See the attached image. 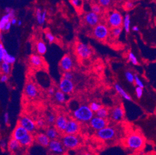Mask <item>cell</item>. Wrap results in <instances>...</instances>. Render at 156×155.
Returning a JSON list of instances; mask_svg holds the SVG:
<instances>
[{
  "label": "cell",
  "mask_w": 156,
  "mask_h": 155,
  "mask_svg": "<svg viewBox=\"0 0 156 155\" xmlns=\"http://www.w3.org/2000/svg\"><path fill=\"white\" fill-rule=\"evenodd\" d=\"M36 18L37 23L39 25H43L44 24V21L43 19V11L41 8H37L36 11Z\"/></svg>",
  "instance_id": "32"
},
{
  "label": "cell",
  "mask_w": 156,
  "mask_h": 155,
  "mask_svg": "<svg viewBox=\"0 0 156 155\" xmlns=\"http://www.w3.org/2000/svg\"><path fill=\"white\" fill-rule=\"evenodd\" d=\"M75 89V84L72 80H69L62 78L58 84V90L67 95L72 94Z\"/></svg>",
  "instance_id": "10"
},
{
  "label": "cell",
  "mask_w": 156,
  "mask_h": 155,
  "mask_svg": "<svg viewBox=\"0 0 156 155\" xmlns=\"http://www.w3.org/2000/svg\"><path fill=\"white\" fill-rule=\"evenodd\" d=\"M5 13L6 14H9V15H10L11 17V19L13 18V17H15V11L11 8H9V7L6 8H5Z\"/></svg>",
  "instance_id": "47"
},
{
  "label": "cell",
  "mask_w": 156,
  "mask_h": 155,
  "mask_svg": "<svg viewBox=\"0 0 156 155\" xmlns=\"http://www.w3.org/2000/svg\"><path fill=\"white\" fill-rule=\"evenodd\" d=\"M57 116L54 113H49L47 114L46 117V122L48 125H54L55 123Z\"/></svg>",
  "instance_id": "41"
},
{
  "label": "cell",
  "mask_w": 156,
  "mask_h": 155,
  "mask_svg": "<svg viewBox=\"0 0 156 155\" xmlns=\"http://www.w3.org/2000/svg\"><path fill=\"white\" fill-rule=\"evenodd\" d=\"M95 114V115L97 116V117L107 119L110 116V112L108 108L102 106V107Z\"/></svg>",
  "instance_id": "27"
},
{
  "label": "cell",
  "mask_w": 156,
  "mask_h": 155,
  "mask_svg": "<svg viewBox=\"0 0 156 155\" xmlns=\"http://www.w3.org/2000/svg\"><path fill=\"white\" fill-rule=\"evenodd\" d=\"M11 24H11V21H9V22L6 24V26H5V29H4V30H3V32H6L9 31V30L10 29V28H11Z\"/></svg>",
  "instance_id": "53"
},
{
  "label": "cell",
  "mask_w": 156,
  "mask_h": 155,
  "mask_svg": "<svg viewBox=\"0 0 156 155\" xmlns=\"http://www.w3.org/2000/svg\"><path fill=\"white\" fill-rule=\"evenodd\" d=\"M114 89L116 91V92L118 93L123 98H124L125 100L128 101H132L133 99L131 98V96L126 92L123 87L118 83H116L114 86Z\"/></svg>",
  "instance_id": "22"
},
{
  "label": "cell",
  "mask_w": 156,
  "mask_h": 155,
  "mask_svg": "<svg viewBox=\"0 0 156 155\" xmlns=\"http://www.w3.org/2000/svg\"><path fill=\"white\" fill-rule=\"evenodd\" d=\"M34 137L35 141L38 144H39L40 146L44 148H47L48 147V144H49L51 141V139L47 137L45 133H37Z\"/></svg>",
  "instance_id": "20"
},
{
  "label": "cell",
  "mask_w": 156,
  "mask_h": 155,
  "mask_svg": "<svg viewBox=\"0 0 156 155\" xmlns=\"http://www.w3.org/2000/svg\"><path fill=\"white\" fill-rule=\"evenodd\" d=\"M101 17L100 14L95 13L92 11L86 13L83 16V22L85 24L92 27H94L101 22Z\"/></svg>",
  "instance_id": "9"
},
{
  "label": "cell",
  "mask_w": 156,
  "mask_h": 155,
  "mask_svg": "<svg viewBox=\"0 0 156 155\" xmlns=\"http://www.w3.org/2000/svg\"><path fill=\"white\" fill-rule=\"evenodd\" d=\"M36 126L39 128H42L44 127L45 125V122L43 119H38L37 120V122H36Z\"/></svg>",
  "instance_id": "49"
},
{
  "label": "cell",
  "mask_w": 156,
  "mask_h": 155,
  "mask_svg": "<svg viewBox=\"0 0 156 155\" xmlns=\"http://www.w3.org/2000/svg\"><path fill=\"white\" fill-rule=\"evenodd\" d=\"M130 25H131V17L129 14H126L123 19V27L126 32L129 33L130 32Z\"/></svg>",
  "instance_id": "29"
},
{
  "label": "cell",
  "mask_w": 156,
  "mask_h": 155,
  "mask_svg": "<svg viewBox=\"0 0 156 155\" xmlns=\"http://www.w3.org/2000/svg\"><path fill=\"white\" fill-rule=\"evenodd\" d=\"M7 147H8V143L6 140L2 139L1 141H0V148H1L2 150H6Z\"/></svg>",
  "instance_id": "50"
},
{
  "label": "cell",
  "mask_w": 156,
  "mask_h": 155,
  "mask_svg": "<svg viewBox=\"0 0 156 155\" xmlns=\"http://www.w3.org/2000/svg\"><path fill=\"white\" fill-rule=\"evenodd\" d=\"M3 41V35L2 32H0V41L2 42Z\"/></svg>",
  "instance_id": "56"
},
{
  "label": "cell",
  "mask_w": 156,
  "mask_h": 155,
  "mask_svg": "<svg viewBox=\"0 0 156 155\" xmlns=\"http://www.w3.org/2000/svg\"><path fill=\"white\" fill-rule=\"evenodd\" d=\"M155 112H156V108H155Z\"/></svg>",
  "instance_id": "61"
},
{
  "label": "cell",
  "mask_w": 156,
  "mask_h": 155,
  "mask_svg": "<svg viewBox=\"0 0 156 155\" xmlns=\"http://www.w3.org/2000/svg\"><path fill=\"white\" fill-rule=\"evenodd\" d=\"M95 116V113L90 109L89 105H81L76 108L72 113L74 119L80 123L89 122Z\"/></svg>",
  "instance_id": "1"
},
{
  "label": "cell",
  "mask_w": 156,
  "mask_h": 155,
  "mask_svg": "<svg viewBox=\"0 0 156 155\" xmlns=\"http://www.w3.org/2000/svg\"><path fill=\"white\" fill-rule=\"evenodd\" d=\"M70 2L76 11H82L83 7V0H70Z\"/></svg>",
  "instance_id": "33"
},
{
  "label": "cell",
  "mask_w": 156,
  "mask_h": 155,
  "mask_svg": "<svg viewBox=\"0 0 156 155\" xmlns=\"http://www.w3.org/2000/svg\"><path fill=\"white\" fill-rule=\"evenodd\" d=\"M128 59L129 60V62L133 64V65L134 66H137V65H139V61L138 60V58L136 56L135 54L133 52H129L128 53Z\"/></svg>",
  "instance_id": "37"
},
{
  "label": "cell",
  "mask_w": 156,
  "mask_h": 155,
  "mask_svg": "<svg viewBox=\"0 0 156 155\" xmlns=\"http://www.w3.org/2000/svg\"><path fill=\"white\" fill-rule=\"evenodd\" d=\"M110 117L114 122H121L125 115V112L122 105H117L110 111Z\"/></svg>",
  "instance_id": "15"
},
{
  "label": "cell",
  "mask_w": 156,
  "mask_h": 155,
  "mask_svg": "<svg viewBox=\"0 0 156 155\" xmlns=\"http://www.w3.org/2000/svg\"><path fill=\"white\" fill-rule=\"evenodd\" d=\"M91 11L100 15L102 13V7L98 3H93L91 5Z\"/></svg>",
  "instance_id": "40"
},
{
  "label": "cell",
  "mask_w": 156,
  "mask_h": 155,
  "mask_svg": "<svg viewBox=\"0 0 156 155\" xmlns=\"http://www.w3.org/2000/svg\"><path fill=\"white\" fill-rule=\"evenodd\" d=\"M113 2H121L122 1H123V0H113Z\"/></svg>",
  "instance_id": "59"
},
{
  "label": "cell",
  "mask_w": 156,
  "mask_h": 155,
  "mask_svg": "<svg viewBox=\"0 0 156 155\" xmlns=\"http://www.w3.org/2000/svg\"><path fill=\"white\" fill-rule=\"evenodd\" d=\"M44 33H45V36L46 39H47V41H48V43H49V44H53V43L56 42V38H55V37L50 31L49 29H46L44 31Z\"/></svg>",
  "instance_id": "34"
},
{
  "label": "cell",
  "mask_w": 156,
  "mask_h": 155,
  "mask_svg": "<svg viewBox=\"0 0 156 155\" xmlns=\"http://www.w3.org/2000/svg\"><path fill=\"white\" fill-rule=\"evenodd\" d=\"M61 141L65 149L73 150L79 147L81 143L80 138L77 135L64 134Z\"/></svg>",
  "instance_id": "4"
},
{
  "label": "cell",
  "mask_w": 156,
  "mask_h": 155,
  "mask_svg": "<svg viewBox=\"0 0 156 155\" xmlns=\"http://www.w3.org/2000/svg\"><path fill=\"white\" fill-rule=\"evenodd\" d=\"M39 93L37 86L32 82H28L24 87V94L28 98L34 99Z\"/></svg>",
  "instance_id": "17"
},
{
  "label": "cell",
  "mask_w": 156,
  "mask_h": 155,
  "mask_svg": "<svg viewBox=\"0 0 156 155\" xmlns=\"http://www.w3.org/2000/svg\"><path fill=\"white\" fill-rule=\"evenodd\" d=\"M11 24H12L13 25H15V24L17 23V19L16 18V17H13V18H12V19H11Z\"/></svg>",
  "instance_id": "55"
},
{
  "label": "cell",
  "mask_w": 156,
  "mask_h": 155,
  "mask_svg": "<svg viewBox=\"0 0 156 155\" xmlns=\"http://www.w3.org/2000/svg\"><path fill=\"white\" fill-rule=\"evenodd\" d=\"M66 95L67 94H65L61 91L57 90L55 91L54 96V99L56 102H57L59 104H63V103H65L67 100V98Z\"/></svg>",
  "instance_id": "26"
},
{
  "label": "cell",
  "mask_w": 156,
  "mask_h": 155,
  "mask_svg": "<svg viewBox=\"0 0 156 155\" xmlns=\"http://www.w3.org/2000/svg\"><path fill=\"white\" fill-rule=\"evenodd\" d=\"M48 148L51 153L57 155H61L64 154L65 150V148L62 141L58 139L51 140Z\"/></svg>",
  "instance_id": "12"
},
{
  "label": "cell",
  "mask_w": 156,
  "mask_h": 155,
  "mask_svg": "<svg viewBox=\"0 0 156 155\" xmlns=\"http://www.w3.org/2000/svg\"><path fill=\"white\" fill-rule=\"evenodd\" d=\"M80 123L73 118L68 120L67 127L64 133L69 135H76L80 132Z\"/></svg>",
  "instance_id": "11"
},
{
  "label": "cell",
  "mask_w": 156,
  "mask_h": 155,
  "mask_svg": "<svg viewBox=\"0 0 156 155\" xmlns=\"http://www.w3.org/2000/svg\"><path fill=\"white\" fill-rule=\"evenodd\" d=\"M4 122L6 125H8L9 123V115L7 112L4 114Z\"/></svg>",
  "instance_id": "51"
},
{
  "label": "cell",
  "mask_w": 156,
  "mask_h": 155,
  "mask_svg": "<svg viewBox=\"0 0 156 155\" xmlns=\"http://www.w3.org/2000/svg\"><path fill=\"white\" fill-rule=\"evenodd\" d=\"M113 0H98V4L103 8H109L111 6Z\"/></svg>",
  "instance_id": "38"
},
{
  "label": "cell",
  "mask_w": 156,
  "mask_h": 155,
  "mask_svg": "<svg viewBox=\"0 0 156 155\" xmlns=\"http://www.w3.org/2000/svg\"><path fill=\"white\" fill-rule=\"evenodd\" d=\"M55 93V89H54V88H52V87H51V88H48V90H47V93H48V94L49 95V96H54Z\"/></svg>",
  "instance_id": "52"
},
{
  "label": "cell",
  "mask_w": 156,
  "mask_h": 155,
  "mask_svg": "<svg viewBox=\"0 0 156 155\" xmlns=\"http://www.w3.org/2000/svg\"><path fill=\"white\" fill-rule=\"evenodd\" d=\"M62 78H65V79H67V80L73 81V80L74 78V74L71 71H65V72H63Z\"/></svg>",
  "instance_id": "43"
},
{
  "label": "cell",
  "mask_w": 156,
  "mask_h": 155,
  "mask_svg": "<svg viewBox=\"0 0 156 155\" xmlns=\"http://www.w3.org/2000/svg\"><path fill=\"white\" fill-rule=\"evenodd\" d=\"M68 120H69V119L64 115L61 114L57 115L54 123L55 127L60 133H64L67 127Z\"/></svg>",
  "instance_id": "16"
},
{
  "label": "cell",
  "mask_w": 156,
  "mask_h": 155,
  "mask_svg": "<svg viewBox=\"0 0 156 155\" xmlns=\"http://www.w3.org/2000/svg\"><path fill=\"white\" fill-rule=\"evenodd\" d=\"M102 105L100 103H98L97 102H92L90 104H89V107L90 108V109L94 112L96 113L97 111H98L101 107Z\"/></svg>",
  "instance_id": "39"
},
{
  "label": "cell",
  "mask_w": 156,
  "mask_h": 155,
  "mask_svg": "<svg viewBox=\"0 0 156 155\" xmlns=\"http://www.w3.org/2000/svg\"><path fill=\"white\" fill-rule=\"evenodd\" d=\"M6 52L7 51L5 48L2 42L0 41V63H2L3 62V57Z\"/></svg>",
  "instance_id": "44"
},
{
  "label": "cell",
  "mask_w": 156,
  "mask_h": 155,
  "mask_svg": "<svg viewBox=\"0 0 156 155\" xmlns=\"http://www.w3.org/2000/svg\"><path fill=\"white\" fill-rule=\"evenodd\" d=\"M45 134L51 139V140H52L58 139V138L59 137L60 132L57 130L55 127H50L46 129Z\"/></svg>",
  "instance_id": "24"
},
{
  "label": "cell",
  "mask_w": 156,
  "mask_h": 155,
  "mask_svg": "<svg viewBox=\"0 0 156 155\" xmlns=\"http://www.w3.org/2000/svg\"><path fill=\"white\" fill-rule=\"evenodd\" d=\"M135 6V5L133 2H131V1H128V2H126L124 5V8L125 9L128 11L131 10L133 9Z\"/></svg>",
  "instance_id": "46"
},
{
  "label": "cell",
  "mask_w": 156,
  "mask_h": 155,
  "mask_svg": "<svg viewBox=\"0 0 156 155\" xmlns=\"http://www.w3.org/2000/svg\"><path fill=\"white\" fill-rule=\"evenodd\" d=\"M11 72V65L2 62L1 63V73L9 75Z\"/></svg>",
  "instance_id": "30"
},
{
  "label": "cell",
  "mask_w": 156,
  "mask_h": 155,
  "mask_svg": "<svg viewBox=\"0 0 156 155\" xmlns=\"http://www.w3.org/2000/svg\"><path fill=\"white\" fill-rule=\"evenodd\" d=\"M21 147H22L20 142L13 138H11L8 143V148L12 152H16L21 148Z\"/></svg>",
  "instance_id": "23"
},
{
  "label": "cell",
  "mask_w": 156,
  "mask_h": 155,
  "mask_svg": "<svg viewBox=\"0 0 156 155\" xmlns=\"http://www.w3.org/2000/svg\"><path fill=\"white\" fill-rule=\"evenodd\" d=\"M1 63H0V73H1Z\"/></svg>",
  "instance_id": "60"
},
{
  "label": "cell",
  "mask_w": 156,
  "mask_h": 155,
  "mask_svg": "<svg viewBox=\"0 0 156 155\" xmlns=\"http://www.w3.org/2000/svg\"><path fill=\"white\" fill-rule=\"evenodd\" d=\"M9 80V75L0 73V82L5 83Z\"/></svg>",
  "instance_id": "48"
},
{
  "label": "cell",
  "mask_w": 156,
  "mask_h": 155,
  "mask_svg": "<svg viewBox=\"0 0 156 155\" xmlns=\"http://www.w3.org/2000/svg\"><path fill=\"white\" fill-rule=\"evenodd\" d=\"M47 46L45 43L42 41L40 40L38 41L36 44V50L38 55H40L41 56L45 54L47 52Z\"/></svg>",
  "instance_id": "25"
},
{
  "label": "cell",
  "mask_w": 156,
  "mask_h": 155,
  "mask_svg": "<svg viewBox=\"0 0 156 155\" xmlns=\"http://www.w3.org/2000/svg\"><path fill=\"white\" fill-rule=\"evenodd\" d=\"M29 63L35 68H41L44 66V59L40 55L32 54L29 56Z\"/></svg>",
  "instance_id": "18"
},
{
  "label": "cell",
  "mask_w": 156,
  "mask_h": 155,
  "mask_svg": "<svg viewBox=\"0 0 156 155\" xmlns=\"http://www.w3.org/2000/svg\"><path fill=\"white\" fill-rule=\"evenodd\" d=\"M96 136L103 141H111L117 136V130L113 127L107 126V127L96 131Z\"/></svg>",
  "instance_id": "6"
},
{
  "label": "cell",
  "mask_w": 156,
  "mask_h": 155,
  "mask_svg": "<svg viewBox=\"0 0 156 155\" xmlns=\"http://www.w3.org/2000/svg\"><path fill=\"white\" fill-rule=\"evenodd\" d=\"M11 17L9 14H5L0 19V32H3L4 29L6 24L11 21Z\"/></svg>",
  "instance_id": "28"
},
{
  "label": "cell",
  "mask_w": 156,
  "mask_h": 155,
  "mask_svg": "<svg viewBox=\"0 0 156 155\" xmlns=\"http://www.w3.org/2000/svg\"><path fill=\"white\" fill-rule=\"evenodd\" d=\"M22 23H23V22H22L21 20H18V21H17V23L18 26H21V25H22Z\"/></svg>",
  "instance_id": "57"
},
{
  "label": "cell",
  "mask_w": 156,
  "mask_h": 155,
  "mask_svg": "<svg viewBox=\"0 0 156 155\" xmlns=\"http://www.w3.org/2000/svg\"><path fill=\"white\" fill-rule=\"evenodd\" d=\"M73 66V60L69 54L64 55L59 62V67L63 72L72 71Z\"/></svg>",
  "instance_id": "13"
},
{
  "label": "cell",
  "mask_w": 156,
  "mask_h": 155,
  "mask_svg": "<svg viewBox=\"0 0 156 155\" xmlns=\"http://www.w3.org/2000/svg\"><path fill=\"white\" fill-rule=\"evenodd\" d=\"M83 155H92L90 153H88V152H86V153H85Z\"/></svg>",
  "instance_id": "58"
},
{
  "label": "cell",
  "mask_w": 156,
  "mask_h": 155,
  "mask_svg": "<svg viewBox=\"0 0 156 155\" xmlns=\"http://www.w3.org/2000/svg\"><path fill=\"white\" fill-rule=\"evenodd\" d=\"M28 133L29 132L23 127L17 123L12 133L11 137L19 141L25 137Z\"/></svg>",
  "instance_id": "19"
},
{
  "label": "cell",
  "mask_w": 156,
  "mask_h": 155,
  "mask_svg": "<svg viewBox=\"0 0 156 155\" xmlns=\"http://www.w3.org/2000/svg\"><path fill=\"white\" fill-rule=\"evenodd\" d=\"M3 62L7 63L8 64H10V65H13L16 62V58L10 55L8 53V52L5 53L4 57H3Z\"/></svg>",
  "instance_id": "36"
},
{
  "label": "cell",
  "mask_w": 156,
  "mask_h": 155,
  "mask_svg": "<svg viewBox=\"0 0 156 155\" xmlns=\"http://www.w3.org/2000/svg\"><path fill=\"white\" fill-rule=\"evenodd\" d=\"M18 124L21 125L29 133H33L36 130V122L26 115H23L18 120Z\"/></svg>",
  "instance_id": "8"
},
{
  "label": "cell",
  "mask_w": 156,
  "mask_h": 155,
  "mask_svg": "<svg viewBox=\"0 0 156 155\" xmlns=\"http://www.w3.org/2000/svg\"><path fill=\"white\" fill-rule=\"evenodd\" d=\"M90 126L95 131L100 130L108 125V121L107 119H102L95 115L89 122Z\"/></svg>",
  "instance_id": "14"
},
{
  "label": "cell",
  "mask_w": 156,
  "mask_h": 155,
  "mask_svg": "<svg viewBox=\"0 0 156 155\" xmlns=\"http://www.w3.org/2000/svg\"><path fill=\"white\" fill-rule=\"evenodd\" d=\"M145 143V139L141 135L138 133L129 134L126 139V146L131 150H139L141 149Z\"/></svg>",
  "instance_id": "2"
},
{
  "label": "cell",
  "mask_w": 156,
  "mask_h": 155,
  "mask_svg": "<svg viewBox=\"0 0 156 155\" xmlns=\"http://www.w3.org/2000/svg\"><path fill=\"white\" fill-rule=\"evenodd\" d=\"M124 17L120 12L117 10L112 11L107 17L106 23L108 27L111 28L121 27L123 26Z\"/></svg>",
  "instance_id": "7"
},
{
  "label": "cell",
  "mask_w": 156,
  "mask_h": 155,
  "mask_svg": "<svg viewBox=\"0 0 156 155\" xmlns=\"http://www.w3.org/2000/svg\"><path fill=\"white\" fill-rule=\"evenodd\" d=\"M135 94L136 96L137 97V98L138 99H140L143 96V88H140V87L138 86H136L135 88Z\"/></svg>",
  "instance_id": "45"
},
{
  "label": "cell",
  "mask_w": 156,
  "mask_h": 155,
  "mask_svg": "<svg viewBox=\"0 0 156 155\" xmlns=\"http://www.w3.org/2000/svg\"><path fill=\"white\" fill-rule=\"evenodd\" d=\"M123 31L122 27H117L110 29V35L113 38H118L121 34Z\"/></svg>",
  "instance_id": "31"
},
{
  "label": "cell",
  "mask_w": 156,
  "mask_h": 155,
  "mask_svg": "<svg viewBox=\"0 0 156 155\" xmlns=\"http://www.w3.org/2000/svg\"><path fill=\"white\" fill-rule=\"evenodd\" d=\"M134 84L136 86L140 87V88H144V84L142 82V81L141 80L139 76H138V74L135 73L134 74Z\"/></svg>",
  "instance_id": "42"
},
{
  "label": "cell",
  "mask_w": 156,
  "mask_h": 155,
  "mask_svg": "<svg viewBox=\"0 0 156 155\" xmlns=\"http://www.w3.org/2000/svg\"><path fill=\"white\" fill-rule=\"evenodd\" d=\"M35 141V137L33 133H29L25 137L19 141L22 147L27 148L31 147Z\"/></svg>",
  "instance_id": "21"
},
{
  "label": "cell",
  "mask_w": 156,
  "mask_h": 155,
  "mask_svg": "<svg viewBox=\"0 0 156 155\" xmlns=\"http://www.w3.org/2000/svg\"><path fill=\"white\" fill-rule=\"evenodd\" d=\"M124 77L126 80L130 84L134 83V74L131 70H127L124 71Z\"/></svg>",
  "instance_id": "35"
},
{
  "label": "cell",
  "mask_w": 156,
  "mask_h": 155,
  "mask_svg": "<svg viewBox=\"0 0 156 155\" xmlns=\"http://www.w3.org/2000/svg\"><path fill=\"white\" fill-rule=\"evenodd\" d=\"M132 30L134 31V32H138L139 31V28L138 26H134L132 27Z\"/></svg>",
  "instance_id": "54"
},
{
  "label": "cell",
  "mask_w": 156,
  "mask_h": 155,
  "mask_svg": "<svg viewBox=\"0 0 156 155\" xmlns=\"http://www.w3.org/2000/svg\"><path fill=\"white\" fill-rule=\"evenodd\" d=\"M92 34L95 39L105 41L110 35V28L107 24L100 23L93 27Z\"/></svg>",
  "instance_id": "3"
},
{
  "label": "cell",
  "mask_w": 156,
  "mask_h": 155,
  "mask_svg": "<svg viewBox=\"0 0 156 155\" xmlns=\"http://www.w3.org/2000/svg\"><path fill=\"white\" fill-rule=\"evenodd\" d=\"M75 53L76 56L81 59H89L93 54L92 47L86 44L79 42L75 45Z\"/></svg>",
  "instance_id": "5"
}]
</instances>
